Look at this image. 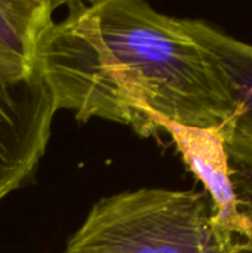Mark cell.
<instances>
[{
	"instance_id": "2",
	"label": "cell",
	"mask_w": 252,
	"mask_h": 253,
	"mask_svg": "<svg viewBox=\"0 0 252 253\" xmlns=\"http://www.w3.org/2000/svg\"><path fill=\"white\" fill-rule=\"evenodd\" d=\"M64 253H229L196 191L140 188L100 199Z\"/></svg>"
},
{
	"instance_id": "3",
	"label": "cell",
	"mask_w": 252,
	"mask_h": 253,
	"mask_svg": "<svg viewBox=\"0 0 252 253\" xmlns=\"http://www.w3.org/2000/svg\"><path fill=\"white\" fill-rule=\"evenodd\" d=\"M153 122L169 135L184 165L209 194L214 228L226 251L239 253L252 245V219L235 190L221 129L192 127L160 117H153Z\"/></svg>"
},
{
	"instance_id": "5",
	"label": "cell",
	"mask_w": 252,
	"mask_h": 253,
	"mask_svg": "<svg viewBox=\"0 0 252 253\" xmlns=\"http://www.w3.org/2000/svg\"><path fill=\"white\" fill-rule=\"evenodd\" d=\"M61 6L56 0H0V50L34 70L42 36Z\"/></svg>"
},
{
	"instance_id": "6",
	"label": "cell",
	"mask_w": 252,
	"mask_h": 253,
	"mask_svg": "<svg viewBox=\"0 0 252 253\" xmlns=\"http://www.w3.org/2000/svg\"><path fill=\"white\" fill-rule=\"evenodd\" d=\"M232 181L244 212L252 219V139L244 135H232L226 139ZM239 253H252V245Z\"/></svg>"
},
{
	"instance_id": "7",
	"label": "cell",
	"mask_w": 252,
	"mask_h": 253,
	"mask_svg": "<svg viewBox=\"0 0 252 253\" xmlns=\"http://www.w3.org/2000/svg\"><path fill=\"white\" fill-rule=\"evenodd\" d=\"M248 138H251V139H252V136H248Z\"/></svg>"
},
{
	"instance_id": "4",
	"label": "cell",
	"mask_w": 252,
	"mask_h": 253,
	"mask_svg": "<svg viewBox=\"0 0 252 253\" xmlns=\"http://www.w3.org/2000/svg\"><path fill=\"white\" fill-rule=\"evenodd\" d=\"M192 28L215 62L233 108L230 122L220 127L224 138L252 136V44L202 19L192 18Z\"/></svg>"
},
{
	"instance_id": "1",
	"label": "cell",
	"mask_w": 252,
	"mask_h": 253,
	"mask_svg": "<svg viewBox=\"0 0 252 253\" xmlns=\"http://www.w3.org/2000/svg\"><path fill=\"white\" fill-rule=\"evenodd\" d=\"M39 43L36 68L56 108L80 122L102 119L141 138L159 135L160 117L214 129L232 104L192 18L162 13L140 0L64 1Z\"/></svg>"
}]
</instances>
